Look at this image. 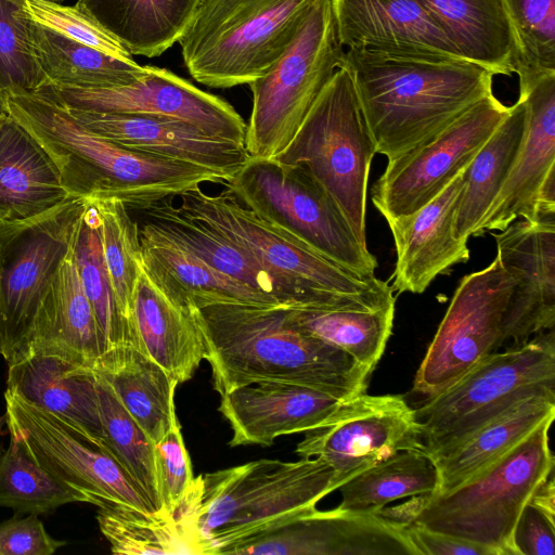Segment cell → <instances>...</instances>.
<instances>
[{
  "mask_svg": "<svg viewBox=\"0 0 555 555\" xmlns=\"http://www.w3.org/2000/svg\"><path fill=\"white\" fill-rule=\"evenodd\" d=\"M463 175L464 170L415 212L387 221L397 254L391 276L393 292L422 294L438 275L469 260L467 242L455 236Z\"/></svg>",
  "mask_w": 555,
  "mask_h": 555,
  "instance_id": "23",
  "label": "cell"
},
{
  "mask_svg": "<svg viewBox=\"0 0 555 555\" xmlns=\"http://www.w3.org/2000/svg\"><path fill=\"white\" fill-rule=\"evenodd\" d=\"M513 278L498 257L460 281L416 372L412 391L431 398L511 340Z\"/></svg>",
  "mask_w": 555,
  "mask_h": 555,
  "instance_id": "14",
  "label": "cell"
},
{
  "mask_svg": "<svg viewBox=\"0 0 555 555\" xmlns=\"http://www.w3.org/2000/svg\"><path fill=\"white\" fill-rule=\"evenodd\" d=\"M344 56L331 1L310 0L286 50L248 83L253 105L244 146L249 157L270 159L288 145Z\"/></svg>",
  "mask_w": 555,
  "mask_h": 555,
  "instance_id": "9",
  "label": "cell"
},
{
  "mask_svg": "<svg viewBox=\"0 0 555 555\" xmlns=\"http://www.w3.org/2000/svg\"><path fill=\"white\" fill-rule=\"evenodd\" d=\"M7 389L69 418L102 440L96 377L91 367L33 347L8 365Z\"/></svg>",
  "mask_w": 555,
  "mask_h": 555,
  "instance_id": "26",
  "label": "cell"
},
{
  "mask_svg": "<svg viewBox=\"0 0 555 555\" xmlns=\"http://www.w3.org/2000/svg\"><path fill=\"white\" fill-rule=\"evenodd\" d=\"M91 201L99 214L103 259L113 293L130 325L132 298L143 267L140 227L121 201Z\"/></svg>",
  "mask_w": 555,
  "mask_h": 555,
  "instance_id": "42",
  "label": "cell"
},
{
  "mask_svg": "<svg viewBox=\"0 0 555 555\" xmlns=\"http://www.w3.org/2000/svg\"><path fill=\"white\" fill-rule=\"evenodd\" d=\"M96 520L113 554H205L186 494L175 515L109 506Z\"/></svg>",
  "mask_w": 555,
  "mask_h": 555,
  "instance_id": "37",
  "label": "cell"
},
{
  "mask_svg": "<svg viewBox=\"0 0 555 555\" xmlns=\"http://www.w3.org/2000/svg\"><path fill=\"white\" fill-rule=\"evenodd\" d=\"M25 12L31 21L73 41L116 57H131L117 40L77 5H64L46 0H26Z\"/></svg>",
  "mask_w": 555,
  "mask_h": 555,
  "instance_id": "46",
  "label": "cell"
},
{
  "mask_svg": "<svg viewBox=\"0 0 555 555\" xmlns=\"http://www.w3.org/2000/svg\"><path fill=\"white\" fill-rule=\"evenodd\" d=\"M118 401L155 444L178 422V382L134 346L106 351L94 364Z\"/></svg>",
  "mask_w": 555,
  "mask_h": 555,
  "instance_id": "31",
  "label": "cell"
},
{
  "mask_svg": "<svg viewBox=\"0 0 555 555\" xmlns=\"http://www.w3.org/2000/svg\"><path fill=\"white\" fill-rule=\"evenodd\" d=\"M154 461L159 513L175 515L194 480L179 421L154 444Z\"/></svg>",
  "mask_w": 555,
  "mask_h": 555,
  "instance_id": "47",
  "label": "cell"
},
{
  "mask_svg": "<svg viewBox=\"0 0 555 555\" xmlns=\"http://www.w3.org/2000/svg\"><path fill=\"white\" fill-rule=\"evenodd\" d=\"M144 223L224 275L295 307L285 286L236 245L207 224L188 216L170 197L138 210Z\"/></svg>",
  "mask_w": 555,
  "mask_h": 555,
  "instance_id": "32",
  "label": "cell"
},
{
  "mask_svg": "<svg viewBox=\"0 0 555 555\" xmlns=\"http://www.w3.org/2000/svg\"><path fill=\"white\" fill-rule=\"evenodd\" d=\"M215 390L259 382L309 386L340 400L365 391L371 371L305 332L291 307L217 304L196 308Z\"/></svg>",
  "mask_w": 555,
  "mask_h": 555,
  "instance_id": "1",
  "label": "cell"
},
{
  "mask_svg": "<svg viewBox=\"0 0 555 555\" xmlns=\"http://www.w3.org/2000/svg\"><path fill=\"white\" fill-rule=\"evenodd\" d=\"M26 0H0V93L33 92L48 85L31 47Z\"/></svg>",
  "mask_w": 555,
  "mask_h": 555,
  "instance_id": "45",
  "label": "cell"
},
{
  "mask_svg": "<svg viewBox=\"0 0 555 555\" xmlns=\"http://www.w3.org/2000/svg\"><path fill=\"white\" fill-rule=\"evenodd\" d=\"M457 54L493 75L515 70V40L503 0H418Z\"/></svg>",
  "mask_w": 555,
  "mask_h": 555,
  "instance_id": "33",
  "label": "cell"
},
{
  "mask_svg": "<svg viewBox=\"0 0 555 555\" xmlns=\"http://www.w3.org/2000/svg\"><path fill=\"white\" fill-rule=\"evenodd\" d=\"M73 255L81 285L108 350L119 346H133L130 325L117 306L105 268L99 214L91 199L81 218Z\"/></svg>",
  "mask_w": 555,
  "mask_h": 555,
  "instance_id": "41",
  "label": "cell"
},
{
  "mask_svg": "<svg viewBox=\"0 0 555 555\" xmlns=\"http://www.w3.org/2000/svg\"><path fill=\"white\" fill-rule=\"evenodd\" d=\"M513 547L515 555H554L555 517L528 501L514 528Z\"/></svg>",
  "mask_w": 555,
  "mask_h": 555,
  "instance_id": "49",
  "label": "cell"
},
{
  "mask_svg": "<svg viewBox=\"0 0 555 555\" xmlns=\"http://www.w3.org/2000/svg\"><path fill=\"white\" fill-rule=\"evenodd\" d=\"M54 89L70 108L171 117L211 137L244 145L246 122L229 102L166 68L147 65L146 74L121 87Z\"/></svg>",
  "mask_w": 555,
  "mask_h": 555,
  "instance_id": "18",
  "label": "cell"
},
{
  "mask_svg": "<svg viewBox=\"0 0 555 555\" xmlns=\"http://www.w3.org/2000/svg\"><path fill=\"white\" fill-rule=\"evenodd\" d=\"M130 326L134 347L178 383L191 379L206 357L196 307L176 300L144 266L132 298Z\"/></svg>",
  "mask_w": 555,
  "mask_h": 555,
  "instance_id": "25",
  "label": "cell"
},
{
  "mask_svg": "<svg viewBox=\"0 0 555 555\" xmlns=\"http://www.w3.org/2000/svg\"><path fill=\"white\" fill-rule=\"evenodd\" d=\"M515 40L519 96L555 75V0H503Z\"/></svg>",
  "mask_w": 555,
  "mask_h": 555,
  "instance_id": "43",
  "label": "cell"
},
{
  "mask_svg": "<svg viewBox=\"0 0 555 555\" xmlns=\"http://www.w3.org/2000/svg\"><path fill=\"white\" fill-rule=\"evenodd\" d=\"M7 425V416L5 414L0 415V437H2L5 433L3 430V426ZM3 446L0 443V453L3 452Z\"/></svg>",
  "mask_w": 555,
  "mask_h": 555,
  "instance_id": "51",
  "label": "cell"
},
{
  "mask_svg": "<svg viewBox=\"0 0 555 555\" xmlns=\"http://www.w3.org/2000/svg\"><path fill=\"white\" fill-rule=\"evenodd\" d=\"M306 433L295 453L326 462L337 489L400 451H424L414 409L399 395L362 392L343 401L324 424Z\"/></svg>",
  "mask_w": 555,
  "mask_h": 555,
  "instance_id": "16",
  "label": "cell"
},
{
  "mask_svg": "<svg viewBox=\"0 0 555 555\" xmlns=\"http://www.w3.org/2000/svg\"><path fill=\"white\" fill-rule=\"evenodd\" d=\"M5 111L50 155L69 196L117 198L139 210L204 183L225 182L207 169L131 150L92 132L51 85L8 94Z\"/></svg>",
  "mask_w": 555,
  "mask_h": 555,
  "instance_id": "2",
  "label": "cell"
},
{
  "mask_svg": "<svg viewBox=\"0 0 555 555\" xmlns=\"http://www.w3.org/2000/svg\"><path fill=\"white\" fill-rule=\"evenodd\" d=\"M68 108L94 133L131 150L207 169L225 182L249 157L243 144L211 137L180 119Z\"/></svg>",
  "mask_w": 555,
  "mask_h": 555,
  "instance_id": "21",
  "label": "cell"
},
{
  "mask_svg": "<svg viewBox=\"0 0 555 555\" xmlns=\"http://www.w3.org/2000/svg\"><path fill=\"white\" fill-rule=\"evenodd\" d=\"M7 427L23 439L51 475L98 508L124 506L157 513L151 501L105 443L69 418L5 389Z\"/></svg>",
  "mask_w": 555,
  "mask_h": 555,
  "instance_id": "13",
  "label": "cell"
},
{
  "mask_svg": "<svg viewBox=\"0 0 555 555\" xmlns=\"http://www.w3.org/2000/svg\"><path fill=\"white\" fill-rule=\"evenodd\" d=\"M5 111V96L0 93V115Z\"/></svg>",
  "mask_w": 555,
  "mask_h": 555,
  "instance_id": "52",
  "label": "cell"
},
{
  "mask_svg": "<svg viewBox=\"0 0 555 555\" xmlns=\"http://www.w3.org/2000/svg\"><path fill=\"white\" fill-rule=\"evenodd\" d=\"M405 529L418 555H495L493 551L479 544L421 526L408 524Z\"/></svg>",
  "mask_w": 555,
  "mask_h": 555,
  "instance_id": "50",
  "label": "cell"
},
{
  "mask_svg": "<svg viewBox=\"0 0 555 555\" xmlns=\"http://www.w3.org/2000/svg\"><path fill=\"white\" fill-rule=\"evenodd\" d=\"M305 332L347 352L373 372L391 335L395 306L376 310L291 307Z\"/></svg>",
  "mask_w": 555,
  "mask_h": 555,
  "instance_id": "39",
  "label": "cell"
},
{
  "mask_svg": "<svg viewBox=\"0 0 555 555\" xmlns=\"http://www.w3.org/2000/svg\"><path fill=\"white\" fill-rule=\"evenodd\" d=\"M66 544L46 531L38 515H14L0 524V555H52Z\"/></svg>",
  "mask_w": 555,
  "mask_h": 555,
  "instance_id": "48",
  "label": "cell"
},
{
  "mask_svg": "<svg viewBox=\"0 0 555 555\" xmlns=\"http://www.w3.org/2000/svg\"><path fill=\"white\" fill-rule=\"evenodd\" d=\"M310 0H201L179 39L184 65L211 88L248 85L279 60Z\"/></svg>",
  "mask_w": 555,
  "mask_h": 555,
  "instance_id": "7",
  "label": "cell"
},
{
  "mask_svg": "<svg viewBox=\"0 0 555 555\" xmlns=\"http://www.w3.org/2000/svg\"><path fill=\"white\" fill-rule=\"evenodd\" d=\"M201 0H77L130 55L155 57L179 41Z\"/></svg>",
  "mask_w": 555,
  "mask_h": 555,
  "instance_id": "34",
  "label": "cell"
},
{
  "mask_svg": "<svg viewBox=\"0 0 555 555\" xmlns=\"http://www.w3.org/2000/svg\"><path fill=\"white\" fill-rule=\"evenodd\" d=\"M33 347L59 352L91 369L108 350L81 285L73 250L41 302L28 349Z\"/></svg>",
  "mask_w": 555,
  "mask_h": 555,
  "instance_id": "30",
  "label": "cell"
},
{
  "mask_svg": "<svg viewBox=\"0 0 555 555\" xmlns=\"http://www.w3.org/2000/svg\"><path fill=\"white\" fill-rule=\"evenodd\" d=\"M524 138L499 194L475 230L481 236L503 231L517 218L529 222L555 219V75L525 95Z\"/></svg>",
  "mask_w": 555,
  "mask_h": 555,
  "instance_id": "19",
  "label": "cell"
},
{
  "mask_svg": "<svg viewBox=\"0 0 555 555\" xmlns=\"http://www.w3.org/2000/svg\"><path fill=\"white\" fill-rule=\"evenodd\" d=\"M89 199L69 196L30 219L0 221V356L28 349L41 302L72 253Z\"/></svg>",
  "mask_w": 555,
  "mask_h": 555,
  "instance_id": "12",
  "label": "cell"
},
{
  "mask_svg": "<svg viewBox=\"0 0 555 555\" xmlns=\"http://www.w3.org/2000/svg\"><path fill=\"white\" fill-rule=\"evenodd\" d=\"M140 240L144 268L182 304L196 308L217 304L282 306L275 298L215 270L144 222Z\"/></svg>",
  "mask_w": 555,
  "mask_h": 555,
  "instance_id": "28",
  "label": "cell"
},
{
  "mask_svg": "<svg viewBox=\"0 0 555 555\" xmlns=\"http://www.w3.org/2000/svg\"><path fill=\"white\" fill-rule=\"evenodd\" d=\"M544 421L516 447L478 475L443 493L413 496L377 514L396 522L413 524L479 544L495 555H515L517 519L538 487L554 470Z\"/></svg>",
  "mask_w": 555,
  "mask_h": 555,
  "instance_id": "5",
  "label": "cell"
},
{
  "mask_svg": "<svg viewBox=\"0 0 555 555\" xmlns=\"http://www.w3.org/2000/svg\"><path fill=\"white\" fill-rule=\"evenodd\" d=\"M554 416L555 396L539 393L518 401L489 420L431 457L439 473L437 493L448 492L472 479Z\"/></svg>",
  "mask_w": 555,
  "mask_h": 555,
  "instance_id": "29",
  "label": "cell"
},
{
  "mask_svg": "<svg viewBox=\"0 0 555 555\" xmlns=\"http://www.w3.org/2000/svg\"><path fill=\"white\" fill-rule=\"evenodd\" d=\"M28 31L36 61L48 85L56 88L121 87L147 72V65L141 66L132 57H116L73 41L30 18Z\"/></svg>",
  "mask_w": 555,
  "mask_h": 555,
  "instance_id": "35",
  "label": "cell"
},
{
  "mask_svg": "<svg viewBox=\"0 0 555 555\" xmlns=\"http://www.w3.org/2000/svg\"><path fill=\"white\" fill-rule=\"evenodd\" d=\"M330 1L343 46L410 57L462 59L418 0Z\"/></svg>",
  "mask_w": 555,
  "mask_h": 555,
  "instance_id": "24",
  "label": "cell"
},
{
  "mask_svg": "<svg viewBox=\"0 0 555 555\" xmlns=\"http://www.w3.org/2000/svg\"><path fill=\"white\" fill-rule=\"evenodd\" d=\"M68 197L50 155L4 111L0 115V221L37 217Z\"/></svg>",
  "mask_w": 555,
  "mask_h": 555,
  "instance_id": "27",
  "label": "cell"
},
{
  "mask_svg": "<svg viewBox=\"0 0 555 555\" xmlns=\"http://www.w3.org/2000/svg\"><path fill=\"white\" fill-rule=\"evenodd\" d=\"M418 555L405 526L378 514L302 509L227 546L221 555Z\"/></svg>",
  "mask_w": 555,
  "mask_h": 555,
  "instance_id": "17",
  "label": "cell"
},
{
  "mask_svg": "<svg viewBox=\"0 0 555 555\" xmlns=\"http://www.w3.org/2000/svg\"><path fill=\"white\" fill-rule=\"evenodd\" d=\"M492 236L496 257L514 280L508 326L517 346L555 325V219L515 220Z\"/></svg>",
  "mask_w": 555,
  "mask_h": 555,
  "instance_id": "20",
  "label": "cell"
},
{
  "mask_svg": "<svg viewBox=\"0 0 555 555\" xmlns=\"http://www.w3.org/2000/svg\"><path fill=\"white\" fill-rule=\"evenodd\" d=\"M46 1L55 2V3H63L65 0H46Z\"/></svg>",
  "mask_w": 555,
  "mask_h": 555,
  "instance_id": "53",
  "label": "cell"
},
{
  "mask_svg": "<svg viewBox=\"0 0 555 555\" xmlns=\"http://www.w3.org/2000/svg\"><path fill=\"white\" fill-rule=\"evenodd\" d=\"M508 111L491 93L429 141L388 162L372 189V203L386 221L411 215L437 197L470 164Z\"/></svg>",
  "mask_w": 555,
  "mask_h": 555,
  "instance_id": "15",
  "label": "cell"
},
{
  "mask_svg": "<svg viewBox=\"0 0 555 555\" xmlns=\"http://www.w3.org/2000/svg\"><path fill=\"white\" fill-rule=\"evenodd\" d=\"M95 373V372H94ZM96 391L102 441L144 491L157 513L154 443L125 410L108 384L98 374Z\"/></svg>",
  "mask_w": 555,
  "mask_h": 555,
  "instance_id": "44",
  "label": "cell"
},
{
  "mask_svg": "<svg viewBox=\"0 0 555 555\" xmlns=\"http://www.w3.org/2000/svg\"><path fill=\"white\" fill-rule=\"evenodd\" d=\"M375 151L388 162L429 141L492 92L493 74L466 60L345 52Z\"/></svg>",
  "mask_w": 555,
  "mask_h": 555,
  "instance_id": "3",
  "label": "cell"
},
{
  "mask_svg": "<svg viewBox=\"0 0 555 555\" xmlns=\"http://www.w3.org/2000/svg\"><path fill=\"white\" fill-rule=\"evenodd\" d=\"M179 208L212 228L275 276L295 307L376 310L395 306L391 286L361 276L298 242L244 206L228 189L179 195Z\"/></svg>",
  "mask_w": 555,
  "mask_h": 555,
  "instance_id": "4",
  "label": "cell"
},
{
  "mask_svg": "<svg viewBox=\"0 0 555 555\" xmlns=\"http://www.w3.org/2000/svg\"><path fill=\"white\" fill-rule=\"evenodd\" d=\"M539 393L555 396L554 328L487 356L414 409L423 450L434 457L513 404Z\"/></svg>",
  "mask_w": 555,
  "mask_h": 555,
  "instance_id": "8",
  "label": "cell"
},
{
  "mask_svg": "<svg viewBox=\"0 0 555 555\" xmlns=\"http://www.w3.org/2000/svg\"><path fill=\"white\" fill-rule=\"evenodd\" d=\"M220 413L232 428L231 447L271 446L281 437L324 424L340 400L322 390L286 382H259L223 395Z\"/></svg>",
  "mask_w": 555,
  "mask_h": 555,
  "instance_id": "22",
  "label": "cell"
},
{
  "mask_svg": "<svg viewBox=\"0 0 555 555\" xmlns=\"http://www.w3.org/2000/svg\"><path fill=\"white\" fill-rule=\"evenodd\" d=\"M222 185L257 216L361 276H375V256L357 240L327 191L301 166L248 157Z\"/></svg>",
  "mask_w": 555,
  "mask_h": 555,
  "instance_id": "11",
  "label": "cell"
},
{
  "mask_svg": "<svg viewBox=\"0 0 555 555\" xmlns=\"http://www.w3.org/2000/svg\"><path fill=\"white\" fill-rule=\"evenodd\" d=\"M10 443L0 453V507L14 515H48L59 507L85 499L46 470L14 429L8 428ZM86 503V502H85Z\"/></svg>",
  "mask_w": 555,
  "mask_h": 555,
  "instance_id": "40",
  "label": "cell"
},
{
  "mask_svg": "<svg viewBox=\"0 0 555 555\" xmlns=\"http://www.w3.org/2000/svg\"><path fill=\"white\" fill-rule=\"evenodd\" d=\"M526 116V104L518 99L465 168L455 216L457 238L467 242L474 235L499 194L519 151Z\"/></svg>",
  "mask_w": 555,
  "mask_h": 555,
  "instance_id": "36",
  "label": "cell"
},
{
  "mask_svg": "<svg viewBox=\"0 0 555 555\" xmlns=\"http://www.w3.org/2000/svg\"><path fill=\"white\" fill-rule=\"evenodd\" d=\"M439 473L424 451H400L344 482L339 508L377 514L386 504L410 496L438 492Z\"/></svg>",
  "mask_w": 555,
  "mask_h": 555,
  "instance_id": "38",
  "label": "cell"
},
{
  "mask_svg": "<svg viewBox=\"0 0 555 555\" xmlns=\"http://www.w3.org/2000/svg\"><path fill=\"white\" fill-rule=\"evenodd\" d=\"M337 490L332 467L319 457L257 460L199 475L189 489L193 521L207 555L315 506Z\"/></svg>",
  "mask_w": 555,
  "mask_h": 555,
  "instance_id": "6",
  "label": "cell"
},
{
  "mask_svg": "<svg viewBox=\"0 0 555 555\" xmlns=\"http://www.w3.org/2000/svg\"><path fill=\"white\" fill-rule=\"evenodd\" d=\"M376 154L349 72L339 67L288 145L272 159L304 167L333 197L366 244V190Z\"/></svg>",
  "mask_w": 555,
  "mask_h": 555,
  "instance_id": "10",
  "label": "cell"
}]
</instances>
